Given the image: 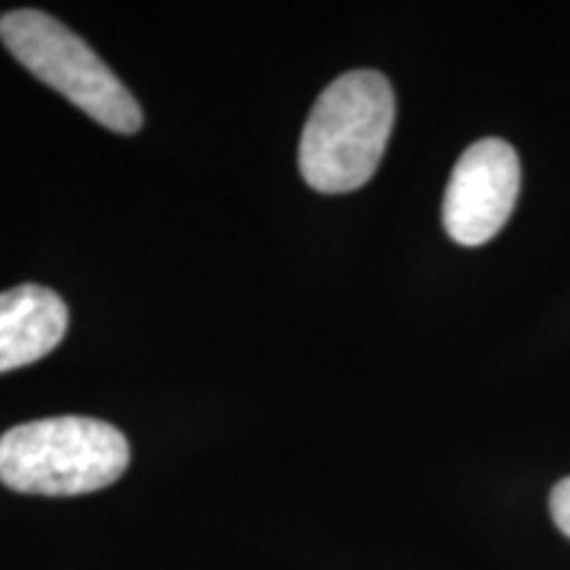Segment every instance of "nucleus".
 <instances>
[{"label": "nucleus", "mask_w": 570, "mask_h": 570, "mask_svg": "<svg viewBox=\"0 0 570 570\" xmlns=\"http://www.w3.org/2000/svg\"><path fill=\"white\" fill-rule=\"evenodd\" d=\"M396 119L394 88L381 71L356 69L331 82L312 106L298 169L320 194H348L375 175Z\"/></svg>", "instance_id": "obj_1"}, {"label": "nucleus", "mask_w": 570, "mask_h": 570, "mask_svg": "<svg viewBox=\"0 0 570 570\" xmlns=\"http://www.w3.org/2000/svg\"><path fill=\"white\" fill-rule=\"evenodd\" d=\"M127 465L130 444L104 420L46 417L0 436V481L21 494H90L122 479Z\"/></svg>", "instance_id": "obj_2"}, {"label": "nucleus", "mask_w": 570, "mask_h": 570, "mask_svg": "<svg viewBox=\"0 0 570 570\" xmlns=\"http://www.w3.org/2000/svg\"><path fill=\"white\" fill-rule=\"evenodd\" d=\"M0 40L21 67L59 90L106 130L132 135L142 127V111L132 92L101 56L59 19L35 9L9 11L0 17Z\"/></svg>", "instance_id": "obj_3"}, {"label": "nucleus", "mask_w": 570, "mask_h": 570, "mask_svg": "<svg viewBox=\"0 0 570 570\" xmlns=\"http://www.w3.org/2000/svg\"><path fill=\"white\" fill-rule=\"evenodd\" d=\"M520 196V159L510 142L483 138L454 164L444 194V227L460 246H483L508 225Z\"/></svg>", "instance_id": "obj_4"}, {"label": "nucleus", "mask_w": 570, "mask_h": 570, "mask_svg": "<svg viewBox=\"0 0 570 570\" xmlns=\"http://www.w3.org/2000/svg\"><path fill=\"white\" fill-rule=\"evenodd\" d=\"M69 325L63 298L46 285H17L0 294V373L42 360Z\"/></svg>", "instance_id": "obj_5"}, {"label": "nucleus", "mask_w": 570, "mask_h": 570, "mask_svg": "<svg viewBox=\"0 0 570 570\" xmlns=\"http://www.w3.org/2000/svg\"><path fill=\"white\" fill-rule=\"evenodd\" d=\"M550 512H552L554 525H558V529L570 539V475L568 479H562L560 483H554L550 494Z\"/></svg>", "instance_id": "obj_6"}]
</instances>
